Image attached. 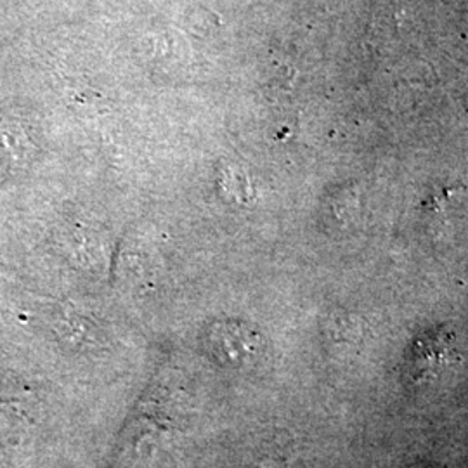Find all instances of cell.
Instances as JSON below:
<instances>
[{"instance_id": "obj_1", "label": "cell", "mask_w": 468, "mask_h": 468, "mask_svg": "<svg viewBox=\"0 0 468 468\" xmlns=\"http://www.w3.org/2000/svg\"><path fill=\"white\" fill-rule=\"evenodd\" d=\"M456 349L452 347V338L444 334L425 336L419 340L411 357V369L420 373L421 378L439 375V371L454 365Z\"/></svg>"}]
</instances>
